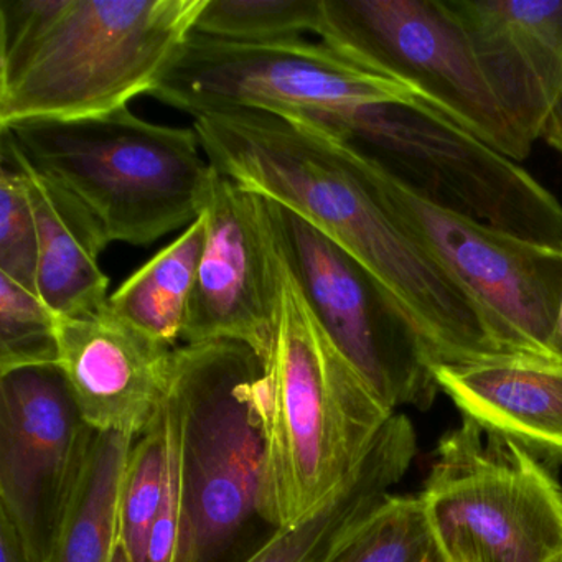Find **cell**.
Segmentation results:
<instances>
[{
	"label": "cell",
	"mask_w": 562,
	"mask_h": 562,
	"mask_svg": "<svg viewBox=\"0 0 562 562\" xmlns=\"http://www.w3.org/2000/svg\"><path fill=\"white\" fill-rule=\"evenodd\" d=\"M193 130L216 172L291 210L373 272L409 315L434 364L506 355L469 299L384 209L360 149L261 111L206 114Z\"/></svg>",
	"instance_id": "cell-1"
},
{
	"label": "cell",
	"mask_w": 562,
	"mask_h": 562,
	"mask_svg": "<svg viewBox=\"0 0 562 562\" xmlns=\"http://www.w3.org/2000/svg\"><path fill=\"white\" fill-rule=\"evenodd\" d=\"M205 0H0V127L78 120L154 90Z\"/></svg>",
	"instance_id": "cell-2"
},
{
	"label": "cell",
	"mask_w": 562,
	"mask_h": 562,
	"mask_svg": "<svg viewBox=\"0 0 562 562\" xmlns=\"http://www.w3.org/2000/svg\"><path fill=\"white\" fill-rule=\"evenodd\" d=\"M262 363V518L288 528L353 479L394 413L325 334L288 262L274 345Z\"/></svg>",
	"instance_id": "cell-3"
},
{
	"label": "cell",
	"mask_w": 562,
	"mask_h": 562,
	"mask_svg": "<svg viewBox=\"0 0 562 562\" xmlns=\"http://www.w3.org/2000/svg\"><path fill=\"white\" fill-rule=\"evenodd\" d=\"M42 176L70 193L110 243L147 246L202 215L213 169L193 127L136 116L130 106L78 120L0 127Z\"/></svg>",
	"instance_id": "cell-4"
},
{
	"label": "cell",
	"mask_w": 562,
	"mask_h": 562,
	"mask_svg": "<svg viewBox=\"0 0 562 562\" xmlns=\"http://www.w3.org/2000/svg\"><path fill=\"white\" fill-rule=\"evenodd\" d=\"M261 357L220 340L172 353L182 529L176 562H236L262 518ZM271 528V526H269ZM272 529V528H271Z\"/></svg>",
	"instance_id": "cell-5"
},
{
	"label": "cell",
	"mask_w": 562,
	"mask_h": 562,
	"mask_svg": "<svg viewBox=\"0 0 562 562\" xmlns=\"http://www.w3.org/2000/svg\"><path fill=\"white\" fill-rule=\"evenodd\" d=\"M291 117L358 147L440 205L561 248L562 203L518 162L420 98Z\"/></svg>",
	"instance_id": "cell-6"
},
{
	"label": "cell",
	"mask_w": 562,
	"mask_h": 562,
	"mask_svg": "<svg viewBox=\"0 0 562 562\" xmlns=\"http://www.w3.org/2000/svg\"><path fill=\"white\" fill-rule=\"evenodd\" d=\"M315 35L358 67L417 98L515 162L535 144L490 87L449 0H321Z\"/></svg>",
	"instance_id": "cell-7"
},
{
	"label": "cell",
	"mask_w": 562,
	"mask_h": 562,
	"mask_svg": "<svg viewBox=\"0 0 562 562\" xmlns=\"http://www.w3.org/2000/svg\"><path fill=\"white\" fill-rule=\"evenodd\" d=\"M447 562H555L562 488L518 443L463 416L419 495Z\"/></svg>",
	"instance_id": "cell-8"
},
{
	"label": "cell",
	"mask_w": 562,
	"mask_h": 562,
	"mask_svg": "<svg viewBox=\"0 0 562 562\" xmlns=\"http://www.w3.org/2000/svg\"><path fill=\"white\" fill-rule=\"evenodd\" d=\"M364 160L384 209L469 299L503 353L551 360L549 341L562 288L561 249L440 205L368 154Z\"/></svg>",
	"instance_id": "cell-9"
},
{
	"label": "cell",
	"mask_w": 562,
	"mask_h": 562,
	"mask_svg": "<svg viewBox=\"0 0 562 562\" xmlns=\"http://www.w3.org/2000/svg\"><path fill=\"white\" fill-rule=\"evenodd\" d=\"M149 97L200 117L232 111L308 116L416 94L322 42L239 44L192 34Z\"/></svg>",
	"instance_id": "cell-10"
},
{
	"label": "cell",
	"mask_w": 562,
	"mask_h": 562,
	"mask_svg": "<svg viewBox=\"0 0 562 562\" xmlns=\"http://www.w3.org/2000/svg\"><path fill=\"white\" fill-rule=\"evenodd\" d=\"M269 203L285 262L335 347L393 413L430 406L439 390L434 363L396 297L334 239Z\"/></svg>",
	"instance_id": "cell-11"
},
{
	"label": "cell",
	"mask_w": 562,
	"mask_h": 562,
	"mask_svg": "<svg viewBox=\"0 0 562 562\" xmlns=\"http://www.w3.org/2000/svg\"><path fill=\"white\" fill-rule=\"evenodd\" d=\"M57 364L0 374V513L47 562L93 442Z\"/></svg>",
	"instance_id": "cell-12"
},
{
	"label": "cell",
	"mask_w": 562,
	"mask_h": 562,
	"mask_svg": "<svg viewBox=\"0 0 562 562\" xmlns=\"http://www.w3.org/2000/svg\"><path fill=\"white\" fill-rule=\"evenodd\" d=\"M205 213V251L182 340L239 341L266 360L278 331L285 278L271 203L215 170Z\"/></svg>",
	"instance_id": "cell-13"
},
{
	"label": "cell",
	"mask_w": 562,
	"mask_h": 562,
	"mask_svg": "<svg viewBox=\"0 0 562 562\" xmlns=\"http://www.w3.org/2000/svg\"><path fill=\"white\" fill-rule=\"evenodd\" d=\"M57 367L87 426L143 436L169 401L176 348L140 334L110 305L87 317H57Z\"/></svg>",
	"instance_id": "cell-14"
},
{
	"label": "cell",
	"mask_w": 562,
	"mask_h": 562,
	"mask_svg": "<svg viewBox=\"0 0 562 562\" xmlns=\"http://www.w3.org/2000/svg\"><path fill=\"white\" fill-rule=\"evenodd\" d=\"M490 87L535 144L562 91V0H449Z\"/></svg>",
	"instance_id": "cell-15"
},
{
	"label": "cell",
	"mask_w": 562,
	"mask_h": 562,
	"mask_svg": "<svg viewBox=\"0 0 562 562\" xmlns=\"http://www.w3.org/2000/svg\"><path fill=\"white\" fill-rule=\"evenodd\" d=\"M434 380L463 416L538 459L562 463V363L499 355L463 364H434Z\"/></svg>",
	"instance_id": "cell-16"
},
{
	"label": "cell",
	"mask_w": 562,
	"mask_h": 562,
	"mask_svg": "<svg viewBox=\"0 0 562 562\" xmlns=\"http://www.w3.org/2000/svg\"><path fill=\"white\" fill-rule=\"evenodd\" d=\"M0 157L24 177L38 233L37 289L57 317L98 314L110 305V278L100 256L111 245L93 215L57 183L34 169L8 137L0 136Z\"/></svg>",
	"instance_id": "cell-17"
},
{
	"label": "cell",
	"mask_w": 562,
	"mask_h": 562,
	"mask_svg": "<svg viewBox=\"0 0 562 562\" xmlns=\"http://www.w3.org/2000/svg\"><path fill=\"white\" fill-rule=\"evenodd\" d=\"M414 456L413 424L394 413L353 479L297 525L274 529L239 562H324L344 532L390 495Z\"/></svg>",
	"instance_id": "cell-18"
},
{
	"label": "cell",
	"mask_w": 562,
	"mask_h": 562,
	"mask_svg": "<svg viewBox=\"0 0 562 562\" xmlns=\"http://www.w3.org/2000/svg\"><path fill=\"white\" fill-rule=\"evenodd\" d=\"M205 243L203 212L110 295L111 312L157 344L176 347L182 338Z\"/></svg>",
	"instance_id": "cell-19"
},
{
	"label": "cell",
	"mask_w": 562,
	"mask_h": 562,
	"mask_svg": "<svg viewBox=\"0 0 562 562\" xmlns=\"http://www.w3.org/2000/svg\"><path fill=\"white\" fill-rule=\"evenodd\" d=\"M136 437L94 432L47 562H111L121 542L120 499Z\"/></svg>",
	"instance_id": "cell-20"
},
{
	"label": "cell",
	"mask_w": 562,
	"mask_h": 562,
	"mask_svg": "<svg viewBox=\"0 0 562 562\" xmlns=\"http://www.w3.org/2000/svg\"><path fill=\"white\" fill-rule=\"evenodd\" d=\"M324 562H447L419 496L387 495L335 542Z\"/></svg>",
	"instance_id": "cell-21"
},
{
	"label": "cell",
	"mask_w": 562,
	"mask_h": 562,
	"mask_svg": "<svg viewBox=\"0 0 562 562\" xmlns=\"http://www.w3.org/2000/svg\"><path fill=\"white\" fill-rule=\"evenodd\" d=\"M169 404H166L131 449L120 499L121 542L131 562L144 561L150 529L162 506L169 472Z\"/></svg>",
	"instance_id": "cell-22"
},
{
	"label": "cell",
	"mask_w": 562,
	"mask_h": 562,
	"mask_svg": "<svg viewBox=\"0 0 562 562\" xmlns=\"http://www.w3.org/2000/svg\"><path fill=\"white\" fill-rule=\"evenodd\" d=\"M321 0H205L193 34L239 44L301 41L317 32Z\"/></svg>",
	"instance_id": "cell-23"
},
{
	"label": "cell",
	"mask_w": 562,
	"mask_h": 562,
	"mask_svg": "<svg viewBox=\"0 0 562 562\" xmlns=\"http://www.w3.org/2000/svg\"><path fill=\"white\" fill-rule=\"evenodd\" d=\"M57 360V315L38 291L0 276V374Z\"/></svg>",
	"instance_id": "cell-24"
},
{
	"label": "cell",
	"mask_w": 562,
	"mask_h": 562,
	"mask_svg": "<svg viewBox=\"0 0 562 562\" xmlns=\"http://www.w3.org/2000/svg\"><path fill=\"white\" fill-rule=\"evenodd\" d=\"M38 233L21 170L0 157V276L37 289Z\"/></svg>",
	"instance_id": "cell-25"
},
{
	"label": "cell",
	"mask_w": 562,
	"mask_h": 562,
	"mask_svg": "<svg viewBox=\"0 0 562 562\" xmlns=\"http://www.w3.org/2000/svg\"><path fill=\"white\" fill-rule=\"evenodd\" d=\"M169 404V472L166 495L156 522L150 529L143 562H176L182 529V496H180L179 440L172 406Z\"/></svg>",
	"instance_id": "cell-26"
},
{
	"label": "cell",
	"mask_w": 562,
	"mask_h": 562,
	"mask_svg": "<svg viewBox=\"0 0 562 562\" xmlns=\"http://www.w3.org/2000/svg\"><path fill=\"white\" fill-rule=\"evenodd\" d=\"M0 562H34L11 519L0 513Z\"/></svg>",
	"instance_id": "cell-27"
},
{
	"label": "cell",
	"mask_w": 562,
	"mask_h": 562,
	"mask_svg": "<svg viewBox=\"0 0 562 562\" xmlns=\"http://www.w3.org/2000/svg\"><path fill=\"white\" fill-rule=\"evenodd\" d=\"M539 140H544L549 147L558 150L562 156V91L546 116L541 133H539Z\"/></svg>",
	"instance_id": "cell-28"
},
{
	"label": "cell",
	"mask_w": 562,
	"mask_h": 562,
	"mask_svg": "<svg viewBox=\"0 0 562 562\" xmlns=\"http://www.w3.org/2000/svg\"><path fill=\"white\" fill-rule=\"evenodd\" d=\"M562 255V245H561ZM549 358L562 363V288L561 299H559L558 315H555L554 328H552L551 341H549Z\"/></svg>",
	"instance_id": "cell-29"
},
{
	"label": "cell",
	"mask_w": 562,
	"mask_h": 562,
	"mask_svg": "<svg viewBox=\"0 0 562 562\" xmlns=\"http://www.w3.org/2000/svg\"><path fill=\"white\" fill-rule=\"evenodd\" d=\"M111 562H131L130 554H127L126 549H124L123 542H120V546H117L113 561Z\"/></svg>",
	"instance_id": "cell-30"
},
{
	"label": "cell",
	"mask_w": 562,
	"mask_h": 562,
	"mask_svg": "<svg viewBox=\"0 0 562 562\" xmlns=\"http://www.w3.org/2000/svg\"><path fill=\"white\" fill-rule=\"evenodd\" d=\"M555 562H562V555H561V558H559V559H558V561H555Z\"/></svg>",
	"instance_id": "cell-31"
}]
</instances>
